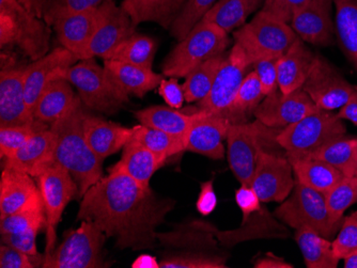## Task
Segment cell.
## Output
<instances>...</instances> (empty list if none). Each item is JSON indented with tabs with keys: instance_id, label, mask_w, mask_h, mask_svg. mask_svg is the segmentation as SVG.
<instances>
[{
	"instance_id": "cell-38",
	"label": "cell",
	"mask_w": 357,
	"mask_h": 268,
	"mask_svg": "<svg viewBox=\"0 0 357 268\" xmlns=\"http://www.w3.org/2000/svg\"><path fill=\"white\" fill-rule=\"evenodd\" d=\"M335 33L349 61L357 71V0H334Z\"/></svg>"
},
{
	"instance_id": "cell-36",
	"label": "cell",
	"mask_w": 357,
	"mask_h": 268,
	"mask_svg": "<svg viewBox=\"0 0 357 268\" xmlns=\"http://www.w3.org/2000/svg\"><path fill=\"white\" fill-rule=\"evenodd\" d=\"M266 0H218L202 21L218 25L227 33L238 29Z\"/></svg>"
},
{
	"instance_id": "cell-11",
	"label": "cell",
	"mask_w": 357,
	"mask_h": 268,
	"mask_svg": "<svg viewBox=\"0 0 357 268\" xmlns=\"http://www.w3.org/2000/svg\"><path fill=\"white\" fill-rule=\"evenodd\" d=\"M272 129L258 120L230 124L226 137L227 155L230 169L240 184L252 186L258 153L264 149L262 140L272 135Z\"/></svg>"
},
{
	"instance_id": "cell-31",
	"label": "cell",
	"mask_w": 357,
	"mask_h": 268,
	"mask_svg": "<svg viewBox=\"0 0 357 268\" xmlns=\"http://www.w3.org/2000/svg\"><path fill=\"white\" fill-rule=\"evenodd\" d=\"M287 157L294 169L296 182L324 195L346 177L326 161L292 155Z\"/></svg>"
},
{
	"instance_id": "cell-7",
	"label": "cell",
	"mask_w": 357,
	"mask_h": 268,
	"mask_svg": "<svg viewBox=\"0 0 357 268\" xmlns=\"http://www.w3.org/2000/svg\"><path fill=\"white\" fill-rule=\"evenodd\" d=\"M344 120L337 113L317 107L296 123L287 126L275 137V141L287 155L307 157L328 140L346 135Z\"/></svg>"
},
{
	"instance_id": "cell-24",
	"label": "cell",
	"mask_w": 357,
	"mask_h": 268,
	"mask_svg": "<svg viewBox=\"0 0 357 268\" xmlns=\"http://www.w3.org/2000/svg\"><path fill=\"white\" fill-rule=\"evenodd\" d=\"M43 203L31 175L5 168L0 178V218Z\"/></svg>"
},
{
	"instance_id": "cell-52",
	"label": "cell",
	"mask_w": 357,
	"mask_h": 268,
	"mask_svg": "<svg viewBox=\"0 0 357 268\" xmlns=\"http://www.w3.org/2000/svg\"><path fill=\"white\" fill-rule=\"evenodd\" d=\"M310 0H266L262 10L272 14L273 17L290 24L294 12L308 3Z\"/></svg>"
},
{
	"instance_id": "cell-27",
	"label": "cell",
	"mask_w": 357,
	"mask_h": 268,
	"mask_svg": "<svg viewBox=\"0 0 357 268\" xmlns=\"http://www.w3.org/2000/svg\"><path fill=\"white\" fill-rule=\"evenodd\" d=\"M122 150L121 159L108 172L123 173L137 182L142 187L151 188L150 181L152 177L167 159L153 153L133 140H130Z\"/></svg>"
},
{
	"instance_id": "cell-43",
	"label": "cell",
	"mask_w": 357,
	"mask_h": 268,
	"mask_svg": "<svg viewBox=\"0 0 357 268\" xmlns=\"http://www.w3.org/2000/svg\"><path fill=\"white\" fill-rule=\"evenodd\" d=\"M228 255L204 252H166L160 268H227Z\"/></svg>"
},
{
	"instance_id": "cell-50",
	"label": "cell",
	"mask_w": 357,
	"mask_h": 268,
	"mask_svg": "<svg viewBox=\"0 0 357 268\" xmlns=\"http://www.w3.org/2000/svg\"><path fill=\"white\" fill-rule=\"evenodd\" d=\"M41 228H31L19 233L1 234V244L11 246L31 257L40 255L37 249V236Z\"/></svg>"
},
{
	"instance_id": "cell-56",
	"label": "cell",
	"mask_w": 357,
	"mask_h": 268,
	"mask_svg": "<svg viewBox=\"0 0 357 268\" xmlns=\"http://www.w3.org/2000/svg\"><path fill=\"white\" fill-rule=\"evenodd\" d=\"M255 268H294L292 264L284 261L282 258L274 255L273 252H268L266 255L259 258L254 263Z\"/></svg>"
},
{
	"instance_id": "cell-33",
	"label": "cell",
	"mask_w": 357,
	"mask_h": 268,
	"mask_svg": "<svg viewBox=\"0 0 357 268\" xmlns=\"http://www.w3.org/2000/svg\"><path fill=\"white\" fill-rule=\"evenodd\" d=\"M77 97L69 81L62 78L56 79L41 94L33 109V115L36 119L51 126L69 111Z\"/></svg>"
},
{
	"instance_id": "cell-28",
	"label": "cell",
	"mask_w": 357,
	"mask_h": 268,
	"mask_svg": "<svg viewBox=\"0 0 357 268\" xmlns=\"http://www.w3.org/2000/svg\"><path fill=\"white\" fill-rule=\"evenodd\" d=\"M314 54L298 37L290 49L278 60V87L282 93L302 89L310 75L314 60Z\"/></svg>"
},
{
	"instance_id": "cell-5",
	"label": "cell",
	"mask_w": 357,
	"mask_h": 268,
	"mask_svg": "<svg viewBox=\"0 0 357 268\" xmlns=\"http://www.w3.org/2000/svg\"><path fill=\"white\" fill-rule=\"evenodd\" d=\"M60 78L76 88L78 97L85 107L94 111L114 115L128 103L124 93L94 58L79 60L77 63L62 72Z\"/></svg>"
},
{
	"instance_id": "cell-54",
	"label": "cell",
	"mask_w": 357,
	"mask_h": 268,
	"mask_svg": "<svg viewBox=\"0 0 357 268\" xmlns=\"http://www.w3.org/2000/svg\"><path fill=\"white\" fill-rule=\"evenodd\" d=\"M236 202L242 212V221L248 219L252 214L256 213L262 207V202L259 199L254 188L250 185L241 184V187L236 191Z\"/></svg>"
},
{
	"instance_id": "cell-14",
	"label": "cell",
	"mask_w": 357,
	"mask_h": 268,
	"mask_svg": "<svg viewBox=\"0 0 357 268\" xmlns=\"http://www.w3.org/2000/svg\"><path fill=\"white\" fill-rule=\"evenodd\" d=\"M296 186L294 169L288 157L259 151L252 187L262 203L284 202Z\"/></svg>"
},
{
	"instance_id": "cell-34",
	"label": "cell",
	"mask_w": 357,
	"mask_h": 268,
	"mask_svg": "<svg viewBox=\"0 0 357 268\" xmlns=\"http://www.w3.org/2000/svg\"><path fill=\"white\" fill-rule=\"evenodd\" d=\"M307 159L326 161L346 177H356L357 138L338 136L328 140Z\"/></svg>"
},
{
	"instance_id": "cell-20",
	"label": "cell",
	"mask_w": 357,
	"mask_h": 268,
	"mask_svg": "<svg viewBox=\"0 0 357 268\" xmlns=\"http://www.w3.org/2000/svg\"><path fill=\"white\" fill-rule=\"evenodd\" d=\"M210 231L213 232L218 243L225 248H231L243 242L259 239H288L290 236L286 226L278 223L274 214L262 207L248 219L242 221L240 228L231 231H220L212 223L202 221Z\"/></svg>"
},
{
	"instance_id": "cell-55",
	"label": "cell",
	"mask_w": 357,
	"mask_h": 268,
	"mask_svg": "<svg viewBox=\"0 0 357 268\" xmlns=\"http://www.w3.org/2000/svg\"><path fill=\"white\" fill-rule=\"evenodd\" d=\"M200 189L202 191H200L199 197L196 202V207L202 215L208 216L213 213L216 205H218V198L214 191L213 181L210 180V181L202 183Z\"/></svg>"
},
{
	"instance_id": "cell-18",
	"label": "cell",
	"mask_w": 357,
	"mask_h": 268,
	"mask_svg": "<svg viewBox=\"0 0 357 268\" xmlns=\"http://www.w3.org/2000/svg\"><path fill=\"white\" fill-rule=\"evenodd\" d=\"M27 65L1 70L0 73V126L31 123L36 118L25 97Z\"/></svg>"
},
{
	"instance_id": "cell-25",
	"label": "cell",
	"mask_w": 357,
	"mask_h": 268,
	"mask_svg": "<svg viewBox=\"0 0 357 268\" xmlns=\"http://www.w3.org/2000/svg\"><path fill=\"white\" fill-rule=\"evenodd\" d=\"M158 241L167 249L166 252H204L225 255L218 247V241L202 220H195L186 225L176 226L170 232H158Z\"/></svg>"
},
{
	"instance_id": "cell-46",
	"label": "cell",
	"mask_w": 357,
	"mask_h": 268,
	"mask_svg": "<svg viewBox=\"0 0 357 268\" xmlns=\"http://www.w3.org/2000/svg\"><path fill=\"white\" fill-rule=\"evenodd\" d=\"M218 0H186L183 8L169 28L172 37L178 41L183 40L190 30L204 19Z\"/></svg>"
},
{
	"instance_id": "cell-41",
	"label": "cell",
	"mask_w": 357,
	"mask_h": 268,
	"mask_svg": "<svg viewBox=\"0 0 357 268\" xmlns=\"http://www.w3.org/2000/svg\"><path fill=\"white\" fill-rule=\"evenodd\" d=\"M227 55L228 54L224 53L204 62L186 76L185 83L182 85V87H183L185 101L188 103L200 102L208 95V92L212 89L218 71L226 60Z\"/></svg>"
},
{
	"instance_id": "cell-44",
	"label": "cell",
	"mask_w": 357,
	"mask_h": 268,
	"mask_svg": "<svg viewBox=\"0 0 357 268\" xmlns=\"http://www.w3.org/2000/svg\"><path fill=\"white\" fill-rule=\"evenodd\" d=\"M51 126L36 119L22 125L0 126V156L5 159L29 141L33 136Z\"/></svg>"
},
{
	"instance_id": "cell-60",
	"label": "cell",
	"mask_w": 357,
	"mask_h": 268,
	"mask_svg": "<svg viewBox=\"0 0 357 268\" xmlns=\"http://www.w3.org/2000/svg\"><path fill=\"white\" fill-rule=\"evenodd\" d=\"M356 177H357V171H356Z\"/></svg>"
},
{
	"instance_id": "cell-15",
	"label": "cell",
	"mask_w": 357,
	"mask_h": 268,
	"mask_svg": "<svg viewBox=\"0 0 357 268\" xmlns=\"http://www.w3.org/2000/svg\"><path fill=\"white\" fill-rule=\"evenodd\" d=\"M137 26L131 17L110 0L101 6V17L96 33L88 45L85 58L101 57L104 59L112 54L118 45L136 33Z\"/></svg>"
},
{
	"instance_id": "cell-4",
	"label": "cell",
	"mask_w": 357,
	"mask_h": 268,
	"mask_svg": "<svg viewBox=\"0 0 357 268\" xmlns=\"http://www.w3.org/2000/svg\"><path fill=\"white\" fill-rule=\"evenodd\" d=\"M228 33L213 23L202 21L164 60L165 77H186L204 62L222 55L229 46Z\"/></svg>"
},
{
	"instance_id": "cell-16",
	"label": "cell",
	"mask_w": 357,
	"mask_h": 268,
	"mask_svg": "<svg viewBox=\"0 0 357 268\" xmlns=\"http://www.w3.org/2000/svg\"><path fill=\"white\" fill-rule=\"evenodd\" d=\"M316 108L310 95L303 89L287 94L278 90L264 97L254 115L256 120L271 129H284L310 115Z\"/></svg>"
},
{
	"instance_id": "cell-59",
	"label": "cell",
	"mask_w": 357,
	"mask_h": 268,
	"mask_svg": "<svg viewBox=\"0 0 357 268\" xmlns=\"http://www.w3.org/2000/svg\"><path fill=\"white\" fill-rule=\"evenodd\" d=\"M344 260V267L357 268V251L353 252Z\"/></svg>"
},
{
	"instance_id": "cell-37",
	"label": "cell",
	"mask_w": 357,
	"mask_h": 268,
	"mask_svg": "<svg viewBox=\"0 0 357 268\" xmlns=\"http://www.w3.org/2000/svg\"><path fill=\"white\" fill-rule=\"evenodd\" d=\"M264 97L256 72H250L243 79L231 105L222 117L226 118L231 124L246 123Z\"/></svg>"
},
{
	"instance_id": "cell-19",
	"label": "cell",
	"mask_w": 357,
	"mask_h": 268,
	"mask_svg": "<svg viewBox=\"0 0 357 268\" xmlns=\"http://www.w3.org/2000/svg\"><path fill=\"white\" fill-rule=\"evenodd\" d=\"M79 60L64 47H58L50 52L41 59L27 65L25 78V97L28 107L33 113L36 104L44 90L52 81L59 79L64 70L69 69Z\"/></svg>"
},
{
	"instance_id": "cell-35",
	"label": "cell",
	"mask_w": 357,
	"mask_h": 268,
	"mask_svg": "<svg viewBox=\"0 0 357 268\" xmlns=\"http://www.w3.org/2000/svg\"><path fill=\"white\" fill-rule=\"evenodd\" d=\"M305 264L308 268H336L339 259L333 251V242L310 228H300L296 232Z\"/></svg>"
},
{
	"instance_id": "cell-51",
	"label": "cell",
	"mask_w": 357,
	"mask_h": 268,
	"mask_svg": "<svg viewBox=\"0 0 357 268\" xmlns=\"http://www.w3.org/2000/svg\"><path fill=\"white\" fill-rule=\"evenodd\" d=\"M278 60L264 59L255 62L252 67L258 76L264 97L280 90L278 87Z\"/></svg>"
},
{
	"instance_id": "cell-53",
	"label": "cell",
	"mask_w": 357,
	"mask_h": 268,
	"mask_svg": "<svg viewBox=\"0 0 357 268\" xmlns=\"http://www.w3.org/2000/svg\"><path fill=\"white\" fill-rule=\"evenodd\" d=\"M158 93L165 103L174 109H180L185 101L183 87L178 84V78L169 77V79H166L164 77L158 86Z\"/></svg>"
},
{
	"instance_id": "cell-13",
	"label": "cell",
	"mask_w": 357,
	"mask_h": 268,
	"mask_svg": "<svg viewBox=\"0 0 357 268\" xmlns=\"http://www.w3.org/2000/svg\"><path fill=\"white\" fill-rule=\"evenodd\" d=\"M252 65L244 49L234 43L218 71L212 89L204 100L198 102L197 109L222 116L234 102L238 88Z\"/></svg>"
},
{
	"instance_id": "cell-1",
	"label": "cell",
	"mask_w": 357,
	"mask_h": 268,
	"mask_svg": "<svg viewBox=\"0 0 357 268\" xmlns=\"http://www.w3.org/2000/svg\"><path fill=\"white\" fill-rule=\"evenodd\" d=\"M174 207V200L156 195L123 173H109L83 196L77 220L92 221L118 249H153L158 228Z\"/></svg>"
},
{
	"instance_id": "cell-22",
	"label": "cell",
	"mask_w": 357,
	"mask_h": 268,
	"mask_svg": "<svg viewBox=\"0 0 357 268\" xmlns=\"http://www.w3.org/2000/svg\"><path fill=\"white\" fill-rule=\"evenodd\" d=\"M198 110V109H197ZM230 122L226 118L199 110V116L190 126L185 137V151L206 156L211 159H222L224 141Z\"/></svg>"
},
{
	"instance_id": "cell-30",
	"label": "cell",
	"mask_w": 357,
	"mask_h": 268,
	"mask_svg": "<svg viewBox=\"0 0 357 268\" xmlns=\"http://www.w3.org/2000/svg\"><path fill=\"white\" fill-rule=\"evenodd\" d=\"M198 116L199 110H195L194 113L188 115L169 106H151L135 113L136 119L142 125L180 138L184 143L190 126Z\"/></svg>"
},
{
	"instance_id": "cell-12",
	"label": "cell",
	"mask_w": 357,
	"mask_h": 268,
	"mask_svg": "<svg viewBox=\"0 0 357 268\" xmlns=\"http://www.w3.org/2000/svg\"><path fill=\"white\" fill-rule=\"evenodd\" d=\"M302 89L320 109L333 111L346 105L357 92L330 62L320 55L314 56L310 75Z\"/></svg>"
},
{
	"instance_id": "cell-10",
	"label": "cell",
	"mask_w": 357,
	"mask_h": 268,
	"mask_svg": "<svg viewBox=\"0 0 357 268\" xmlns=\"http://www.w3.org/2000/svg\"><path fill=\"white\" fill-rule=\"evenodd\" d=\"M36 180L41 191L45 212L46 250L44 255H47L56 248V229L64 210L78 193V186L69 172L56 163L42 172Z\"/></svg>"
},
{
	"instance_id": "cell-57",
	"label": "cell",
	"mask_w": 357,
	"mask_h": 268,
	"mask_svg": "<svg viewBox=\"0 0 357 268\" xmlns=\"http://www.w3.org/2000/svg\"><path fill=\"white\" fill-rule=\"evenodd\" d=\"M337 115L342 120L350 121L351 123L357 126V92L353 95L352 99L339 109Z\"/></svg>"
},
{
	"instance_id": "cell-42",
	"label": "cell",
	"mask_w": 357,
	"mask_h": 268,
	"mask_svg": "<svg viewBox=\"0 0 357 268\" xmlns=\"http://www.w3.org/2000/svg\"><path fill=\"white\" fill-rule=\"evenodd\" d=\"M130 140L140 143L150 151L165 159L185 151V143L183 140L142 124L134 126L133 135Z\"/></svg>"
},
{
	"instance_id": "cell-23",
	"label": "cell",
	"mask_w": 357,
	"mask_h": 268,
	"mask_svg": "<svg viewBox=\"0 0 357 268\" xmlns=\"http://www.w3.org/2000/svg\"><path fill=\"white\" fill-rule=\"evenodd\" d=\"M5 168L37 178L55 164V136L51 127L33 136L26 145L3 159Z\"/></svg>"
},
{
	"instance_id": "cell-3",
	"label": "cell",
	"mask_w": 357,
	"mask_h": 268,
	"mask_svg": "<svg viewBox=\"0 0 357 268\" xmlns=\"http://www.w3.org/2000/svg\"><path fill=\"white\" fill-rule=\"evenodd\" d=\"M51 26L20 0H0V46H16L32 61L50 53Z\"/></svg>"
},
{
	"instance_id": "cell-32",
	"label": "cell",
	"mask_w": 357,
	"mask_h": 268,
	"mask_svg": "<svg viewBox=\"0 0 357 268\" xmlns=\"http://www.w3.org/2000/svg\"><path fill=\"white\" fill-rule=\"evenodd\" d=\"M185 3L186 0H123L121 8L136 26L155 23L167 29Z\"/></svg>"
},
{
	"instance_id": "cell-47",
	"label": "cell",
	"mask_w": 357,
	"mask_h": 268,
	"mask_svg": "<svg viewBox=\"0 0 357 268\" xmlns=\"http://www.w3.org/2000/svg\"><path fill=\"white\" fill-rule=\"evenodd\" d=\"M46 226L43 203L0 218V234L19 233Z\"/></svg>"
},
{
	"instance_id": "cell-58",
	"label": "cell",
	"mask_w": 357,
	"mask_h": 268,
	"mask_svg": "<svg viewBox=\"0 0 357 268\" xmlns=\"http://www.w3.org/2000/svg\"><path fill=\"white\" fill-rule=\"evenodd\" d=\"M132 267L134 268H160V262L156 261L155 258L149 255H140Z\"/></svg>"
},
{
	"instance_id": "cell-6",
	"label": "cell",
	"mask_w": 357,
	"mask_h": 268,
	"mask_svg": "<svg viewBox=\"0 0 357 268\" xmlns=\"http://www.w3.org/2000/svg\"><path fill=\"white\" fill-rule=\"evenodd\" d=\"M234 38L254 65L259 60L282 57L298 36L290 24L261 10L250 23L236 29Z\"/></svg>"
},
{
	"instance_id": "cell-21",
	"label": "cell",
	"mask_w": 357,
	"mask_h": 268,
	"mask_svg": "<svg viewBox=\"0 0 357 268\" xmlns=\"http://www.w3.org/2000/svg\"><path fill=\"white\" fill-rule=\"evenodd\" d=\"M101 17V6L74 12L60 17L52 27L56 31L62 47L73 53L78 60H84L88 45L96 33Z\"/></svg>"
},
{
	"instance_id": "cell-9",
	"label": "cell",
	"mask_w": 357,
	"mask_h": 268,
	"mask_svg": "<svg viewBox=\"0 0 357 268\" xmlns=\"http://www.w3.org/2000/svg\"><path fill=\"white\" fill-rule=\"evenodd\" d=\"M273 214L289 227L296 230L310 228L326 239L333 237L342 227L332 219L326 195L298 182L290 196Z\"/></svg>"
},
{
	"instance_id": "cell-17",
	"label": "cell",
	"mask_w": 357,
	"mask_h": 268,
	"mask_svg": "<svg viewBox=\"0 0 357 268\" xmlns=\"http://www.w3.org/2000/svg\"><path fill=\"white\" fill-rule=\"evenodd\" d=\"M334 0H310L294 12L290 26L305 43L328 46L334 41L335 24L332 19Z\"/></svg>"
},
{
	"instance_id": "cell-45",
	"label": "cell",
	"mask_w": 357,
	"mask_h": 268,
	"mask_svg": "<svg viewBox=\"0 0 357 268\" xmlns=\"http://www.w3.org/2000/svg\"><path fill=\"white\" fill-rule=\"evenodd\" d=\"M326 199L332 219L342 225L344 212L357 204V177H344L326 194ZM353 215L357 217V211Z\"/></svg>"
},
{
	"instance_id": "cell-39",
	"label": "cell",
	"mask_w": 357,
	"mask_h": 268,
	"mask_svg": "<svg viewBox=\"0 0 357 268\" xmlns=\"http://www.w3.org/2000/svg\"><path fill=\"white\" fill-rule=\"evenodd\" d=\"M158 43L153 38L134 33L118 45L104 60L128 62L131 65L152 70Z\"/></svg>"
},
{
	"instance_id": "cell-8",
	"label": "cell",
	"mask_w": 357,
	"mask_h": 268,
	"mask_svg": "<svg viewBox=\"0 0 357 268\" xmlns=\"http://www.w3.org/2000/svg\"><path fill=\"white\" fill-rule=\"evenodd\" d=\"M105 233L92 221L82 225L64 237L50 255H44L43 268L109 267L104 257Z\"/></svg>"
},
{
	"instance_id": "cell-26",
	"label": "cell",
	"mask_w": 357,
	"mask_h": 268,
	"mask_svg": "<svg viewBox=\"0 0 357 268\" xmlns=\"http://www.w3.org/2000/svg\"><path fill=\"white\" fill-rule=\"evenodd\" d=\"M84 134L89 147L104 161L108 156L114 155L123 149L133 135V127L128 129L86 113Z\"/></svg>"
},
{
	"instance_id": "cell-48",
	"label": "cell",
	"mask_w": 357,
	"mask_h": 268,
	"mask_svg": "<svg viewBox=\"0 0 357 268\" xmlns=\"http://www.w3.org/2000/svg\"><path fill=\"white\" fill-rule=\"evenodd\" d=\"M333 251L339 260L357 251V217L353 214L342 220L338 235L333 241Z\"/></svg>"
},
{
	"instance_id": "cell-40",
	"label": "cell",
	"mask_w": 357,
	"mask_h": 268,
	"mask_svg": "<svg viewBox=\"0 0 357 268\" xmlns=\"http://www.w3.org/2000/svg\"><path fill=\"white\" fill-rule=\"evenodd\" d=\"M36 17L48 25L53 24L66 14L85 11L98 8L110 0H20Z\"/></svg>"
},
{
	"instance_id": "cell-2",
	"label": "cell",
	"mask_w": 357,
	"mask_h": 268,
	"mask_svg": "<svg viewBox=\"0 0 357 268\" xmlns=\"http://www.w3.org/2000/svg\"><path fill=\"white\" fill-rule=\"evenodd\" d=\"M84 107L77 97L69 111L51 125L55 136V163L73 177L80 198L102 179L103 173V159L89 147L84 134Z\"/></svg>"
},
{
	"instance_id": "cell-29",
	"label": "cell",
	"mask_w": 357,
	"mask_h": 268,
	"mask_svg": "<svg viewBox=\"0 0 357 268\" xmlns=\"http://www.w3.org/2000/svg\"><path fill=\"white\" fill-rule=\"evenodd\" d=\"M104 68L112 81L124 92L134 97H144L148 92L158 88L165 76L152 70L131 65L128 62L104 60Z\"/></svg>"
},
{
	"instance_id": "cell-49",
	"label": "cell",
	"mask_w": 357,
	"mask_h": 268,
	"mask_svg": "<svg viewBox=\"0 0 357 268\" xmlns=\"http://www.w3.org/2000/svg\"><path fill=\"white\" fill-rule=\"evenodd\" d=\"M44 255L31 257L25 252L11 246L1 244L0 247V267L1 268H35L43 264Z\"/></svg>"
}]
</instances>
